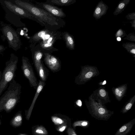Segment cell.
Listing matches in <instances>:
<instances>
[{
	"label": "cell",
	"mask_w": 135,
	"mask_h": 135,
	"mask_svg": "<svg viewBox=\"0 0 135 135\" xmlns=\"http://www.w3.org/2000/svg\"><path fill=\"white\" fill-rule=\"evenodd\" d=\"M34 132L36 135H46L48 134L47 131L44 127L42 126L36 127L34 131Z\"/></svg>",
	"instance_id": "d6986e66"
},
{
	"label": "cell",
	"mask_w": 135,
	"mask_h": 135,
	"mask_svg": "<svg viewBox=\"0 0 135 135\" xmlns=\"http://www.w3.org/2000/svg\"><path fill=\"white\" fill-rule=\"evenodd\" d=\"M43 54L40 51L38 50L35 52L33 55V60L36 70L37 72L38 70L41 60Z\"/></svg>",
	"instance_id": "5bb4252c"
},
{
	"label": "cell",
	"mask_w": 135,
	"mask_h": 135,
	"mask_svg": "<svg viewBox=\"0 0 135 135\" xmlns=\"http://www.w3.org/2000/svg\"><path fill=\"white\" fill-rule=\"evenodd\" d=\"M18 61V57L12 53L9 60L6 62L0 81V96L7 88L8 84L15 78Z\"/></svg>",
	"instance_id": "3957f363"
},
{
	"label": "cell",
	"mask_w": 135,
	"mask_h": 135,
	"mask_svg": "<svg viewBox=\"0 0 135 135\" xmlns=\"http://www.w3.org/2000/svg\"><path fill=\"white\" fill-rule=\"evenodd\" d=\"M124 4L123 3H120L118 6V8L120 9L123 8L124 7Z\"/></svg>",
	"instance_id": "f1b7e54d"
},
{
	"label": "cell",
	"mask_w": 135,
	"mask_h": 135,
	"mask_svg": "<svg viewBox=\"0 0 135 135\" xmlns=\"http://www.w3.org/2000/svg\"><path fill=\"white\" fill-rule=\"evenodd\" d=\"M42 7L53 16L60 17H64L65 15L62 9L55 6L46 4H43Z\"/></svg>",
	"instance_id": "30bf717a"
},
{
	"label": "cell",
	"mask_w": 135,
	"mask_h": 135,
	"mask_svg": "<svg viewBox=\"0 0 135 135\" xmlns=\"http://www.w3.org/2000/svg\"><path fill=\"white\" fill-rule=\"evenodd\" d=\"M0 30L2 34L1 37L3 41L6 39L9 47L15 51L20 49L22 44L17 32L10 25L3 21L0 22Z\"/></svg>",
	"instance_id": "277c9868"
},
{
	"label": "cell",
	"mask_w": 135,
	"mask_h": 135,
	"mask_svg": "<svg viewBox=\"0 0 135 135\" xmlns=\"http://www.w3.org/2000/svg\"><path fill=\"white\" fill-rule=\"evenodd\" d=\"M106 81H104V82L103 83V84L104 85L106 84Z\"/></svg>",
	"instance_id": "d590c367"
},
{
	"label": "cell",
	"mask_w": 135,
	"mask_h": 135,
	"mask_svg": "<svg viewBox=\"0 0 135 135\" xmlns=\"http://www.w3.org/2000/svg\"><path fill=\"white\" fill-rule=\"evenodd\" d=\"M37 72L40 80L42 81L46 82L49 74V71L45 66L42 61Z\"/></svg>",
	"instance_id": "4fadbf2b"
},
{
	"label": "cell",
	"mask_w": 135,
	"mask_h": 135,
	"mask_svg": "<svg viewBox=\"0 0 135 135\" xmlns=\"http://www.w3.org/2000/svg\"><path fill=\"white\" fill-rule=\"evenodd\" d=\"M3 1L6 7L9 10L20 18H27L34 20L42 25L37 18L22 8L10 1L3 0Z\"/></svg>",
	"instance_id": "8992f818"
},
{
	"label": "cell",
	"mask_w": 135,
	"mask_h": 135,
	"mask_svg": "<svg viewBox=\"0 0 135 135\" xmlns=\"http://www.w3.org/2000/svg\"><path fill=\"white\" fill-rule=\"evenodd\" d=\"M0 3L5 11V18L11 23L17 27H23L25 25L21 20L20 17L9 10L6 6L3 0H0Z\"/></svg>",
	"instance_id": "9c48e42d"
},
{
	"label": "cell",
	"mask_w": 135,
	"mask_h": 135,
	"mask_svg": "<svg viewBox=\"0 0 135 135\" xmlns=\"http://www.w3.org/2000/svg\"><path fill=\"white\" fill-rule=\"evenodd\" d=\"M122 32L120 30H119L117 33V35L118 36H120L122 35Z\"/></svg>",
	"instance_id": "1f68e13d"
},
{
	"label": "cell",
	"mask_w": 135,
	"mask_h": 135,
	"mask_svg": "<svg viewBox=\"0 0 135 135\" xmlns=\"http://www.w3.org/2000/svg\"><path fill=\"white\" fill-rule=\"evenodd\" d=\"M135 123V118L124 124L117 131L114 135H126L131 131Z\"/></svg>",
	"instance_id": "8fae6325"
},
{
	"label": "cell",
	"mask_w": 135,
	"mask_h": 135,
	"mask_svg": "<svg viewBox=\"0 0 135 135\" xmlns=\"http://www.w3.org/2000/svg\"><path fill=\"white\" fill-rule=\"evenodd\" d=\"M67 132L68 135H77L74 130L70 128L68 129Z\"/></svg>",
	"instance_id": "603a6c76"
},
{
	"label": "cell",
	"mask_w": 135,
	"mask_h": 135,
	"mask_svg": "<svg viewBox=\"0 0 135 135\" xmlns=\"http://www.w3.org/2000/svg\"><path fill=\"white\" fill-rule=\"evenodd\" d=\"M44 55V62L51 71L55 73L60 70L61 63L58 58L48 53H45Z\"/></svg>",
	"instance_id": "ba28073f"
},
{
	"label": "cell",
	"mask_w": 135,
	"mask_h": 135,
	"mask_svg": "<svg viewBox=\"0 0 135 135\" xmlns=\"http://www.w3.org/2000/svg\"><path fill=\"white\" fill-rule=\"evenodd\" d=\"M21 68L24 76L28 80L30 87L36 90L38 82L31 64L28 59L26 57H22Z\"/></svg>",
	"instance_id": "5b68a950"
},
{
	"label": "cell",
	"mask_w": 135,
	"mask_h": 135,
	"mask_svg": "<svg viewBox=\"0 0 135 135\" xmlns=\"http://www.w3.org/2000/svg\"><path fill=\"white\" fill-rule=\"evenodd\" d=\"M91 115L94 118L99 120H107L114 113L105 108L100 106H94L90 110Z\"/></svg>",
	"instance_id": "52a82bcc"
},
{
	"label": "cell",
	"mask_w": 135,
	"mask_h": 135,
	"mask_svg": "<svg viewBox=\"0 0 135 135\" xmlns=\"http://www.w3.org/2000/svg\"><path fill=\"white\" fill-rule=\"evenodd\" d=\"M99 92L100 95L102 97H105L106 95L105 91L103 89H101L100 90Z\"/></svg>",
	"instance_id": "cb8c5ba5"
},
{
	"label": "cell",
	"mask_w": 135,
	"mask_h": 135,
	"mask_svg": "<svg viewBox=\"0 0 135 135\" xmlns=\"http://www.w3.org/2000/svg\"><path fill=\"white\" fill-rule=\"evenodd\" d=\"M76 104L78 106L80 107L82 105L81 102L80 100H78L76 102Z\"/></svg>",
	"instance_id": "4dcf8cb0"
},
{
	"label": "cell",
	"mask_w": 135,
	"mask_h": 135,
	"mask_svg": "<svg viewBox=\"0 0 135 135\" xmlns=\"http://www.w3.org/2000/svg\"><path fill=\"white\" fill-rule=\"evenodd\" d=\"M48 32L47 30H41L35 34L32 37V39L33 40L37 41L43 38Z\"/></svg>",
	"instance_id": "ffe728a7"
},
{
	"label": "cell",
	"mask_w": 135,
	"mask_h": 135,
	"mask_svg": "<svg viewBox=\"0 0 135 135\" xmlns=\"http://www.w3.org/2000/svg\"><path fill=\"white\" fill-rule=\"evenodd\" d=\"M22 118L21 116H17L15 118V120L16 122H19L22 120Z\"/></svg>",
	"instance_id": "83f0119b"
},
{
	"label": "cell",
	"mask_w": 135,
	"mask_h": 135,
	"mask_svg": "<svg viewBox=\"0 0 135 135\" xmlns=\"http://www.w3.org/2000/svg\"><path fill=\"white\" fill-rule=\"evenodd\" d=\"M15 4L26 10L37 18L45 25V23L51 26L58 25L56 18L49 12L32 4L22 1L15 0Z\"/></svg>",
	"instance_id": "7a4b0ae2"
},
{
	"label": "cell",
	"mask_w": 135,
	"mask_h": 135,
	"mask_svg": "<svg viewBox=\"0 0 135 135\" xmlns=\"http://www.w3.org/2000/svg\"><path fill=\"white\" fill-rule=\"evenodd\" d=\"M101 12V9L99 8H97L95 11V13L97 14H98Z\"/></svg>",
	"instance_id": "f546056e"
},
{
	"label": "cell",
	"mask_w": 135,
	"mask_h": 135,
	"mask_svg": "<svg viewBox=\"0 0 135 135\" xmlns=\"http://www.w3.org/2000/svg\"><path fill=\"white\" fill-rule=\"evenodd\" d=\"M93 73L91 72H89L86 74L85 77L87 78H90L93 75Z\"/></svg>",
	"instance_id": "484cf974"
},
{
	"label": "cell",
	"mask_w": 135,
	"mask_h": 135,
	"mask_svg": "<svg viewBox=\"0 0 135 135\" xmlns=\"http://www.w3.org/2000/svg\"><path fill=\"white\" fill-rule=\"evenodd\" d=\"M66 127V126L65 125L62 126L59 128L58 130L60 132H62L65 130Z\"/></svg>",
	"instance_id": "4316f807"
},
{
	"label": "cell",
	"mask_w": 135,
	"mask_h": 135,
	"mask_svg": "<svg viewBox=\"0 0 135 135\" xmlns=\"http://www.w3.org/2000/svg\"><path fill=\"white\" fill-rule=\"evenodd\" d=\"M123 91H124L123 90H121L118 88H116L115 90V93L116 95L119 97L122 96Z\"/></svg>",
	"instance_id": "7402d4cb"
},
{
	"label": "cell",
	"mask_w": 135,
	"mask_h": 135,
	"mask_svg": "<svg viewBox=\"0 0 135 135\" xmlns=\"http://www.w3.org/2000/svg\"><path fill=\"white\" fill-rule=\"evenodd\" d=\"M135 49H133L131 50V53H133L134 54H135Z\"/></svg>",
	"instance_id": "d6a6232c"
},
{
	"label": "cell",
	"mask_w": 135,
	"mask_h": 135,
	"mask_svg": "<svg viewBox=\"0 0 135 135\" xmlns=\"http://www.w3.org/2000/svg\"><path fill=\"white\" fill-rule=\"evenodd\" d=\"M64 37L67 47L70 49H73L74 46V42L72 37L67 33H65Z\"/></svg>",
	"instance_id": "9a60e30c"
},
{
	"label": "cell",
	"mask_w": 135,
	"mask_h": 135,
	"mask_svg": "<svg viewBox=\"0 0 135 135\" xmlns=\"http://www.w3.org/2000/svg\"><path fill=\"white\" fill-rule=\"evenodd\" d=\"M45 85V82L42 81L40 79L39 80L38 86L36 90V93L32 100L30 107L28 110V115L29 117L31 114L35 102L38 95L41 92L42 90Z\"/></svg>",
	"instance_id": "7c38bea8"
},
{
	"label": "cell",
	"mask_w": 135,
	"mask_h": 135,
	"mask_svg": "<svg viewBox=\"0 0 135 135\" xmlns=\"http://www.w3.org/2000/svg\"><path fill=\"white\" fill-rule=\"evenodd\" d=\"M2 73L1 71H0V81L1 80L2 78Z\"/></svg>",
	"instance_id": "836d02e7"
},
{
	"label": "cell",
	"mask_w": 135,
	"mask_h": 135,
	"mask_svg": "<svg viewBox=\"0 0 135 135\" xmlns=\"http://www.w3.org/2000/svg\"><path fill=\"white\" fill-rule=\"evenodd\" d=\"M48 2L52 4L60 6H66L69 5L72 3V0H52L48 1Z\"/></svg>",
	"instance_id": "2e32d148"
},
{
	"label": "cell",
	"mask_w": 135,
	"mask_h": 135,
	"mask_svg": "<svg viewBox=\"0 0 135 135\" xmlns=\"http://www.w3.org/2000/svg\"><path fill=\"white\" fill-rule=\"evenodd\" d=\"M53 37H50L47 40L44 41L41 44V47L43 49H47L51 47L54 41Z\"/></svg>",
	"instance_id": "ac0fdd59"
},
{
	"label": "cell",
	"mask_w": 135,
	"mask_h": 135,
	"mask_svg": "<svg viewBox=\"0 0 135 135\" xmlns=\"http://www.w3.org/2000/svg\"><path fill=\"white\" fill-rule=\"evenodd\" d=\"M21 86L15 78L9 83L7 90L0 97V108L9 110L13 109L20 101Z\"/></svg>",
	"instance_id": "6da1fadb"
},
{
	"label": "cell",
	"mask_w": 135,
	"mask_h": 135,
	"mask_svg": "<svg viewBox=\"0 0 135 135\" xmlns=\"http://www.w3.org/2000/svg\"><path fill=\"white\" fill-rule=\"evenodd\" d=\"M6 48L7 47H5L3 45H0V54L4 51L6 49Z\"/></svg>",
	"instance_id": "d4e9b609"
},
{
	"label": "cell",
	"mask_w": 135,
	"mask_h": 135,
	"mask_svg": "<svg viewBox=\"0 0 135 135\" xmlns=\"http://www.w3.org/2000/svg\"><path fill=\"white\" fill-rule=\"evenodd\" d=\"M89 125V121L86 120H77L74 122L73 124V126L74 128L78 126L86 128L88 127Z\"/></svg>",
	"instance_id": "e0dca14e"
},
{
	"label": "cell",
	"mask_w": 135,
	"mask_h": 135,
	"mask_svg": "<svg viewBox=\"0 0 135 135\" xmlns=\"http://www.w3.org/2000/svg\"><path fill=\"white\" fill-rule=\"evenodd\" d=\"M51 118L53 122L56 125L61 124L64 123L63 120L57 117L52 116L51 117Z\"/></svg>",
	"instance_id": "44dd1931"
},
{
	"label": "cell",
	"mask_w": 135,
	"mask_h": 135,
	"mask_svg": "<svg viewBox=\"0 0 135 135\" xmlns=\"http://www.w3.org/2000/svg\"><path fill=\"white\" fill-rule=\"evenodd\" d=\"M117 40L118 41H121V38L119 37H118L117 38Z\"/></svg>",
	"instance_id": "e575fe53"
}]
</instances>
